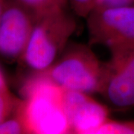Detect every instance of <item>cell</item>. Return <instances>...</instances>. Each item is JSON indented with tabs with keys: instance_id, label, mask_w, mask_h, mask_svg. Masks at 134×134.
I'll use <instances>...</instances> for the list:
<instances>
[{
	"instance_id": "1",
	"label": "cell",
	"mask_w": 134,
	"mask_h": 134,
	"mask_svg": "<svg viewBox=\"0 0 134 134\" xmlns=\"http://www.w3.org/2000/svg\"><path fill=\"white\" fill-rule=\"evenodd\" d=\"M63 90L38 72L25 81L17 112L26 133H71L63 104Z\"/></svg>"
},
{
	"instance_id": "2",
	"label": "cell",
	"mask_w": 134,
	"mask_h": 134,
	"mask_svg": "<svg viewBox=\"0 0 134 134\" xmlns=\"http://www.w3.org/2000/svg\"><path fill=\"white\" fill-rule=\"evenodd\" d=\"M38 73L64 90L100 94L106 63L100 62L90 47L75 43L67 46L51 66Z\"/></svg>"
},
{
	"instance_id": "3",
	"label": "cell",
	"mask_w": 134,
	"mask_h": 134,
	"mask_svg": "<svg viewBox=\"0 0 134 134\" xmlns=\"http://www.w3.org/2000/svg\"><path fill=\"white\" fill-rule=\"evenodd\" d=\"M76 27L75 19L66 9L39 17L20 60L34 72L46 70L63 52Z\"/></svg>"
},
{
	"instance_id": "4",
	"label": "cell",
	"mask_w": 134,
	"mask_h": 134,
	"mask_svg": "<svg viewBox=\"0 0 134 134\" xmlns=\"http://www.w3.org/2000/svg\"><path fill=\"white\" fill-rule=\"evenodd\" d=\"M86 19L90 44L110 52L134 44V6L95 8Z\"/></svg>"
},
{
	"instance_id": "5",
	"label": "cell",
	"mask_w": 134,
	"mask_h": 134,
	"mask_svg": "<svg viewBox=\"0 0 134 134\" xmlns=\"http://www.w3.org/2000/svg\"><path fill=\"white\" fill-rule=\"evenodd\" d=\"M100 95L119 109L134 107V44L110 52Z\"/></svg>"
},
{
	"instance_id": "6",
	"label": "cell",
	"mask_w": 134,
	"mask_h": 134,
	"mask_svg": "<svg viewBox=\"0 0 134 134\" xmlns=\"http://www.w3.org/2000/svg\"><path fill=\"white\" fill-rule=\"evenodd\" d=\"M35 22V16L15 0H5L0 16V55L8 60H20Z\"/></svg>"
},
{
	"instance_id": "7",
	"label": "cell",
	"mask_w": 134,
	"mask_h": 134,
	"mask_svg": "<svg viewBox=\"0 0 134 134\" xmlns=\"http://www.w3.org/2000/svg\"><path fill=\"white\" fill-rule=\"evenodd\" d=\"M63 104L71 133L93 134L110 119L107 107L89 93L64 90Z\"/></svg>"
},
{
	"instance_id": "8",
	"label": "cell",
	"mask_w": 134,
	"mask_h": 134,
	"mask_svg": "<svg viewBox=\"0 0 134 134\" xmlns=\"http://www.w3.org/2000/svg\"><path fill=\"white\" fill-rule=\"evenodd\" d=\"M30 11L36 19L60 10L66 9L69 0H15Z\"/></svg>"
},
{
	"instance_id": "9",
	"label": "cell",
	"mask_w": 134,
	"mask_h": 134,
	"mask_svg": "<svg viewBox=\"0 0 134 134\" xmlns=\"http://www.w3.org/2000/svg\"><path fill=\"white\" fill-rule=\"evenodd\" d=\"M93 134H134V121L108 119Z\"/></svg>"
},
{
	"instance_id": "10",
	"label": "cell",
	"mask_w": 134,
	"mask_h": 134,
	"mask_svg": "<svg viewBox=\"0 0 134 134\" xmlns=\"http://www.w3.org/2000/svg\"><path fill=\"white\" fill-rule=\"evenodd\" d=\"M20 100L21 98L14 96L9 89L0 90V122L14 114Z\"/></svg>"
},
{
	"instance_id": "11",
	"label": "cell",
	"mask_w": 134,
	"mask_h": 134,
	"mask_svg": "<svg viewBox=\"0 0 134 134\" xmlns=\"http://www.w3.org/2000/svg\"><path fill=\"white\" fill-rule=\"evenodd\" d=\"M26 133L23 120L17 110L13 115L0 122V134Z\"/></svg>"
},
{
	"instance_id": "12",
	"label": "cell",
	"mask_w": 134,
	"mask_h": 134,
	"mask_svg": "<svg viewBox=\"0 0 134 134\" xmlns=\"http://www.w3.org/2000/svg\"><path fill=\"white\" fill-rule=\"evenodd\" d=\"M96 0H69L72 8L75 14L86 18L95 7Z\"/></svg>"
},
{
	"instance_id": "13",
	"label": "cell",
	"mask_w": 134,
	"mask_h": 134,
	"mask_svg": "<svg viewBox=\"0 0 134 134\" xmlns=\"http://www.w3.org/2000/svg\"><path fill=\"white\" fill-rule=\"evenodd\" d=\"M129 6H134V0H96L94 8Z\"/></svg>"
},
{
	"instance_id": "14",
	"label": "cell",
	"mask_w": 134,
	"mask_h": 134,
	"mask_svg": "<svg viewBox=\"0 0 134 134\" xmlns=\"http://www.w3.org/2000/svg\"><path fill=\"white\" fill-rule=\"evenodd\" d=\"M8 89H9V87L8 86L3 72L0 67V90H8Z\"/></svg>"
},
{
	"instance_id": "15",
	"label": "cell",
	"mask_w": 134,
	"mask_h": 134,
	"mask_svg": "<svg viewBox=\"0 0 134 134\" xmlns=\"http://www.w3.org/2000/svg\"><path fill=\"white\" fill-rule=\"evenodd\" d=\"M5 0H0V16L2 15V13L3 11V8H4V5H5Z\"/></svg>"
}]
</instances>
